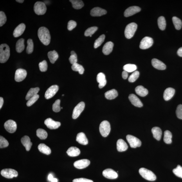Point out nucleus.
Instances as JSON below:
<instances>
[{
  "instance_id": "de8ad7c7",
  "label": "nucleus",
  "mask_w": 182,
  "mask_h": 182,
  "mask_svg": "<svg viewBox=\"0 0 182 182\" xmlns=\"http://www.w3.org/2000/svg\"><path fill=\"white\" fill-rule=\"evenodd\" d=\"M71 55L69 58V60L70 63L73 65L77 63V56L74 51L71 52Z\"/></svg>"
},
{
  "instance_id": "8fccbe9b",
  "label": "nucleus",
  "mask_w": 182,
  "mask_h": 182,
  "mask_svg": "<svg viewBox=\"0 0 182 182\" xmlns=\"http://www.w3.org/2000/svg\"><path fill=\"white\" fill-rule=\"evenodd\" d=\"M60 100H57L54 103L52 106V109L54 112H58L60 111Z\"/></svg>"
},
{
  "instance_id": "9b49d317",
  "label": "nucleus",
  "mask_w": 182,
  "mask_h": 182,
  "mask_svg": "<svg viewBox=\"0 0 182 182\" xmlns=\"http://www.w3.org/2000/svg\"><path fill=\"white\" fill-rule=\"evenodd\" d=\"M4 127L10 133L14 132L17 130V126L16 123L12 120H9L4 123Z\"/></svg>"
},
{
  "instance_id": "7ed1b4c3",
  "label": "nucleus",
  "mask_w": 182,
  "mask_h": 182,
  "mask_svg": "<svg viewBox=\"0 0 182 182\" xmlns=\"http://www.w3.org/2000/svg\"><path fill=\"white\" fill-rule=\"evenodd\" d=\"M139 173L144 178L147 180L154 181L156 179V176L154 173L147 169L140 168L139 170Z\"/></svg>"
},
{
  "instance_id": "393cba45",
  "label": "nucleus",
  "mask_w": 182,
  "mask_h": 182,
  "mask_svg": "<svg viewBox=\"0 0 182 182\" xmlns=\"http://www.w3.org/2000/svg\"><path fill=\"white\" fill-rule=\"evenodd\" d=\"M76 141L83 145H86L88 143V140L84 132H81L78 133L76 139Z\"/></svg>"
},
{
  "instance_id": "58836bf2",
  "label": "nucleus",
  "mask_w": 182,
  "mask_h": 182,
  "mask_svg": "<svg viewBox=\"0 0 182 182\" xmlns=\"http://www.w3.org/2000/svg\"><path fill=\"white\" fill-rule=\"evenodd\" d=\"M158 26L161 30H164L166 28V23L164 17L161 16L159 18L158 20Z\"/></svg>"
},
{
  "instance_id": "052dcab7",
  "label": "nucleus",
  "mask_w": 182,
  "mask_h": 182,
  "mask_svg": "<svg viewBox=\"0 0 182 182\" xmlns=\"http://www.w3.org/2000/svg\"><path fill=\"white\" fill-rule=\"evenodd\" d=\"M177 53L179 57H182V47L178 49Z\"/></svg>"
},
{
  "instance_id": "864d4df0",
  "label": "nucleus",
  "mask_w": 182,
  "mask_h": 182,
  "mask_svg": "<svg viewBox=\"0 0 182 182\" xmlns=\"http://www.w3.org/2000/svg\"><path fill=\"white\" fill-rule=\"evenodd\" d=\"M6 21V17L5 13L3 11L0 12V26H3Z\"/></svg>"
},
{
  "instance_id": "4be33fe9",
  "label": "nucleus",
  "mask_w": 182,
  "mask_h": 182,
  "mask_svg": "<svg viewBox=\"0 0 182 182\" xmlns=\"http://www.w3.org/2000/svg\"><path fill=\"white\" fill-rule=\"evenodd\" d=\"M96 80L99 84L98 87L100 89L103 88L106 84L107 81L104 73H98L96 78Z\"/></svg>"
},
{
  "instance_id": "473e14b6",
  "label": "nucleus",
  "mask_w": 182,
  "mask_h": 182,
  "mask_svg": "<svg viewBox=\"0 0 182 182\" xmlns=\"http://www.w3.org/2000/svg\"><path fill=\"white\" fill-rule=\"evenodd\" d=\"M38 148L39 151L42 153L47 155H49L51 154V150L50 148L44 144H40L38 146Z\"/></svg>"
},
{
  "instance_id": "a19ab883",
  "label": "nucleus",
  "mask_w": 182,
  "mask_h": 182,
  "mask_svg": "<svg viewBox=\"0 0 182 182\" xmlns=\"http://www.w3.org/2000/svg\"><path fill=\"white\" fill-rule=\"evenodd\" d=\"M172 21L175 28L177 30H180L182 26V22L181 20L176 17H174L172 18Z\"/></svg>"
},
{
  "instance_id": "7c9ffc66",
  "label": "nucleus",
  "mask_w": 182,
  "mask_h": 182,
  "mask_svg": "<svg viewBox=\"0 0 182 182\" xmlns=\"http://www.w3.org/2000/svg\"><path fill=\"white\" fill-rule=\"evenodd\" d=\"M135 91L137 94L142 97L147 96L148 93L147 89L141 85L137 86L135 89Z\"/></svg>"
},
{
  "instance_id": "49530a36",
  "label": "nucleus",
  "mask_w": 182,
  "mask_h": 182,
  "mask_svg": "<svg viewBox=\"0 0 182 182\" xmlns=\"http://www.w3.org/2000/svg\"><path fill=\"white\" fill-rule=\"evenodd\" d=\"M139 75H140V73L139 71H135L130 76L128 80L130 82H134L138 78Z\"/></svg>"
},
{
  "instance_id": "69168bd1",
  "label": "nucleus",
  "mask_w": 182,
  "mask_h": 182,
  "mask_svg": "<svg viewBox=\"0 0 182 182\" xmlns=\"http://www.w3.org/2000/svg\"><path fill=\"white\" fill-rule=\"evenodd\" d=\"M16 1L20 3H23L24 1V0H16Z\"/></svg>"
},
{
  "instance_id": "b1692460",
  "label": "nucleus",
  "mask_w": 182,
  "mask_h": 182,
  "mask_svg": "<svg viewBox=\"0 0 182 182\" xmlns=\"http://www.w3.org/2000/svg\"><path fill=\"white\" fill-rule=\"evenodd\" d=\"M128 145L122 139H120L117 142V149L119 152L126 151L128 148Z\"/></svg>"
},
{
  "instance_id": "aec40b11",
  "label": "nucleus",
  "mask_w": 182,
  "mask_h": 182,
  "mask_svg": "<svg viewBox=\"0 0 182 182\" xmlns=\"http://www.w3.org/2000/svg\"><path fill=\"white\" fill-rule=\"evenodd\" d=\"M26 26L24 23H21L18 25L13 31V35L15 38L19 37L21 36L25 30Z\"/></svg>"
},
{
  "instance_id": "f03ea898",
  "label": "nucleus",
  "mask_w": 182,
  "mask_h": 182,
  "mask_svg": "<svg viewBox=\"0 0 182 182\" xmlns=\"http://www.w3.org/2000/svg\"><path fill=\"white\" fill-rule=\"evenodd\" d=\"M10 57V48L8 45L2 44L0 46V62L4 63L7 61Z\"/></svg>"
},
{
  "instance_id": "79ce46f5",
  "label": "nucleus",
  "mask_w": 182,
  "mask_h": 182,
  "mask_svg": "<svg viewBox=\"0 0 182 182\" xmlns=\"http://www.w3.org/2000/svg\"><path fill=\"white\" fill-rule=\"evenodd\" d=\"M137 67L136 65L134 64H127L123 67L124 70L126 71L127 72H132L136 70Z\"/></svg>"
},
{
  "instance_id": "c03bdc74",
  "label": "nucleus",
  "mask_w": 182,
  "mask_h": 182,
  "mask_svg": "<svg viewBox=\"0 0 182 182\" xmlns=\"http://www.w3.org/2000/svg\"><path fill=\"white\" fill-rule=\"evenodd\" d=\"M105 35H101L98 39H96L94 44V48H98L104 42L105 39Z\"/></svg>"
},
{
  "instance_id": "680f3d73",
  "label": "nucleus",
  "mask_w": 182,
  "mask_h": 182,
  "mask_svg": "<svg viewBox=\"0 0 182 182\" xmlns=\"http://www.w3.org/2000/svg\"><path fill=\"white\" fill-rule=\"evenodd\" d=\"M4 101L3 98L2 97L0 98V109H1L3 105Z\"/></svg>"
},
{
  "instance_id": "603ef678",
  "label": "nucleus",
  "mask_w": 182,
  "mask_h": 182,
  "mask_svg": "<svg viewBox=\"0 0 182 182\" xmlns=\"http://www.w3.org/2000/svg\"><path fill=\"white\" fill-rule=\"evenodd\" d=\"M39 98V96L38 94L33 96L29 99L27 102L26 105L28 107H30L35 103Z\"/></svg>"
},
{
  "instance_id": "c9c22d12",
  "label": "nucleus",
  "mask_w": 182,
  "mask_h": 182,
  "mask_svg": "<svg viewBox=\"0 0 182 182\" xmlns=\"http://www.w3.org/2000/svg\"><path fill=\"white\" fill-rule=\"evenodd\" d=\"M69 1L72 3L73 8L76 9H80L84 6L83 2L80 0H70Z\"/></svg>"
},
{
  "instance_id": "0e129e2a",
  "label": "nucleus",
  "mask_w": 182,
  "mask_h": 182,
  "mask_svg": "<svg viewBox=\"0 0 182 182\" xmlns=\"http://www.w3.org/2000/svg\"><path fill=\"white\" fill-rule=\"evenodd\" d=\"M51 181V182H58V180L57 178H53Z\"/></svg>"
},
{
  "instance_id": "a878e982",
  "label": "nucleus",
  "mask_w": 182,
  "mask_h": 182,
  "mask_svg": "<svg viewBox=\"0 0 182 182\" xmlns=\"http://www.w3.org/2000/svg\"><path fill=\"white\" fill-rule=\"evenodd\" d=\"M21 142L22 144L25 147L27 151H29L32 145V143L30 141V137L28 136H24L21 138Z\"/></svg>"
},
{
  "instance_id": "37998d69",
  "label": "nucleus",
  "mask_w": 182,
  "mask_h": 182,
  "mask_svg": "<svg viewBox=\"0 0 182 182\" xmlns=\"http://www.w3.org/2000/svg\"><path fill=\"white\" fill-rule=\"evenodd\" d=\"M98 29V28L97 27H91V28H88L85 31L84 35L86 37L91 36L97 31Z\"/></svg>"
},
{
  "instance_id": "e433bc0d",
  "label": "nucleus",
  "mask_w": 182,
  "mask_h": 182,
  "mask_svg": "<svg viewBox=\"0 0 182 182\" xmlns=\"http://www.w3.org/2000/svg\"><path fill=\"white\" fill-rule=\"evenodd\" d=\"M172 134L170 131L167 130L164 134V141L167 144H170L172 142Z\"/></svg>"
},
{
  "instance_id": "a18cd8bd",
  "label": "nucleus",
  "mask_w": 182,
  "mask_h": 182,
  "mask_svg": "<svg viewBox=\"0 0 182 182\" xmlns=\"http://www.w3.org/2000/svg\"><path fill=\"white\" fill-rule=\"evenodd\" d=\"M28 46L26 49V52L28 54L32 53L33 50L34 45L32 39H29L27 41Z\"/></svg>"
},
{
  "instance_id": "13d9d810",
  "label": "nucleus",
  "mask_w": 182,
  "mask_h": 182,
  "mask_svg": "<svg viewBox=\"0 0 182 182\" xmlns=\"http://www.w3.org/2000/svg\"><path fill=\"white\" fill-rule=\"evenodd\" d=\"M73 182H93L91 180L85 178H79L74 179Z\"/></svg>"
},
{
  "instance_id": "423d86ee",
  "label": "nucleus",
  "mask_w": 182,
  "mask_h": 182,
  "mask_svg": "<svg viewBox=\"0 0 182 182\" xmlns=\"http://www.w3.org/2000/svg\"><path fill=\"white\" fill-rule=\"evenodd\" d=\"M34 11L38 15H44L47 11L45 4L41 1L37 2L34 6Z\"/></svg>"
},
{
  "instance_id": "412c9836",
  "label": "nucleus",
  "mask_w": 182,
  "mask_h": 182,
  "mask_svg": "<svg viewBox=\"0 0 182 182\" xmlns=\"http://www.w3.org/2000/svg\"><path fill=\"white\" fill-rule=\"evenodd\" d=\"M152 64L155 68L159 70H164L166 68V65L164 63L156 58H154L152 60Z\"/></svg>"
},
{
  "instance_id": "09e8293b",
  "label": "nucleus",
  "mask_w": 182,
  "mask_h": 182,
  "mask_svg": "<svg viewBox=\"0 0 182 182\" xmlns=\"http://www.w3.org/2000/svg\"><path fill=\"white\" fill-rule=\"evenodd\" d=\"M173 172L177 177L182 178V167L178 165L176 168L173 170Z\"/></svg>"
},
{
  "instance_id": "a211bd4d",
  "label": "nucleus",
  "mask_w": 182,
  "mask_h": 182,
  "mask_svg": "<svg viewBox=\"0 0 182 182\" xmlns=\"http://www.w3.org/2000/svg\"><path fill=\"white\" fill-rule=\"evenodd\" d=\"M129 98L132 104L134 106L141 107L143 106L142 103L141 101L135 94H130L129 96Z\"/></svg>"
},
{
  "instance_id": "72a5a7b5",
  "label": "nucleus",
  "mask_w": 182,
  "mask_h": 182,
  "mask_svg": "<svg viewBox=\"0 0 182 182\" xmlns=\"http://www.w3.org/2000/svg\"><path fill=\"white\" fill-rule=\"evenodd\" d=\"M48 56L50 62L53 64L55 63L59 57L57 53L55 50L49 51L48 53Z\"/></svg>"
},
{
  "instance_id": "2f4dec72",
  "label": "nucleus",
  "mask_w": 182,
  "mask_h": 182,
  "mask_svg": "<svg viewBox=\"0 0 182 182\" xmlns=\"http://www.w3.org/2000/svg\"><path fill=\"white\" fill-rule=\"evenodd\" d=\"M40 91L39 87H36L34 88H31L26 94V100H28L31 98L37 95Z\"/></svg>"
},
{
  "instance_id": "5701e85b",
  "label": "nucleus",
  "mask_w": 182,
  "mask_h": 182,
  "mask_svg": "<svg viewBox=\"0 0 182 182\" xmlns=\"http://www.w3.org/2000/svg\"><path fill=\"white\" fill-rule=\"evenodd\" d=\"M175 93V90L174 89L171 87L168 88L164 92V99L166 101L170 100L174 96Z\"/></svg>"
},
{
  "instance_id": "2eb2a0df",
  "label": "nucleus",
  "mask_w": 182,
  "mask_h": 182,
  "mask_svg": "<svg viewBox=\"0 0 182 182\" xmlns=\"http://www.w3.org/2000/svg\"><path fill=\"white\" fill-rule=\"evenodd\" d=\"M90 164V161L87 159H82L76 161L74 164V165L78 169H83L88 166Z\"/></svg>"
},
{
  "instance_id": "1a4fd4ad",
  "label": "nucleus",
  "mask_w": 182,
  "mask_h": 182,
  "mask_svg": "<svg viewBox=\"0 0 182 182\" xmlns=\"http://www.w3.org/2000/svg\"><path fill=\"white\" fill-rule=\"evenodd\" d=\"M153 43V40L152 38L146 37L142 40L139 47L141 49L144 50L149 48Z\"/></svg>"
},
{
  "instance_id": "6e6d98bb",
  "label": "nucleus",
  "mask_w": 182,
  "mask_h": 182,
  "mask_svg": "<svg viewBox=\"0 0 182 182\" xmlns=\"http://www.w3.org/2000/svg\"><path fill=\"white\" fill-rule=\"evenodd\" d=\"M176 112L177 117L182 120V105L180 104L178 106Z\"/></svg>"
},
{
  "instance_id": "ddd939ff",
  "label": "nucleus",
  "mask_w": 182,
  "mask_h": 182,
  "mask_svg": "<svg viewBox=\"0 0 182 182\" xmlns=\"http://www.w3.org/2000/svg\"><path fill=\"white\" fill-rule=\"evenodd\" d=\"M27 72L23 69H19L16 71L15 80L16 82H20L23 80L27 76Z\"/></svg>"
},
{
  "instance_id": "5fc2aeb1",
  "label": "nucleus",
  "mask_w": 182,
  "mask_h": 182,
  "mask_svg": "<svg viewBox=\"0 0 182 182\" xmlns=\"http://www.w3.org/2000/svg\"><path fill=\"white\" fill-rule=\"evenodd\" d=\"M9 145L8 142L3 136L0 137V148H3L8 147Z\"/></svg>"
},
{
  "instance_id": "e2e57ef3",
  "label": "nucleus",
  "mask_w": 182,
  "mask_h": 182,
  "mask_svg": "<svg viewBox=\"0 0 182 182\" xmlns=\"http://www.w3.org/2000/svg\"><path fill=\"white\" fill-rule=\"evenodd\" d=\"M53 178V175L51 174H49L48 176V179L49 181H51Z\"/></svg>"
},
{
  "instance_id": "20e7f679",
  "label": "nucleus",
  "mask_w": 182,
  "mask_h": 182,
  "mask_svg": "<svg viewBox=\"0 0 182 182\" xmlns=\"http://www.w3.org/2000/svg\"><path fill=\"white\" fill-rule=\"evenodd\" d=\"M137 28V25L136 23H134V22L128 24L126 27L125 31V37L127 39H131L133 37Z\"/></svg>"
},
{
  "instance_id": "0eeeda50",
  "label": "nucleus",
  "mask_w": 182,
  "mask_h": 182,
  "mask_svg": "<svg viewBox=\"0 0 182 182\" xmlns=\"http://www.w3.org/2000/svg\"><path fill=\"white\" fill-rule=\"evenodd\" d=\"M126 138L130 147L132 148H136L139 147L141 145V141L135 137L131 135H128L126 137Z\"/></svg>"
},
{
  "instance_id": "6ab92c4d",
  "label": "nucleus",
  "mask_w": 182,
  "mask_h": 182,
  "mask_svg": "<svg viewBox=\"0 0 182 182\" xmlns=\"http://www.w3.org/2000/svg\"><path fill=\"white\" fill-rule=\"evenodd\" d=\"M106 10L99 7H95L91 10V15L92 16L99 17L106 14Z\"/></svg>"
},
{
  "instance_id": "f257e3e1",
  "label": "nucleus",
  "mask_w": 182,
  "mask_h": 182,
  "mask_svg": "<svg viewBox=\"0 0 182 182\" xmlns=\"http://www.w3.org/2000/svg\"><path fill=\"white\" fill-rule=\"evenodd\" d=\"M38 37L40 41L45 45H48L51 40V36L48 29L45 27H40L38 30Z\"/></svg>"
},
{
  "instance_id": "c85d7f7f",
  "label": "nucleus",
  "mask_w": 182,
  "mask_h": 182,
  "mask_svg": "<svg viewBox=\"0 0 182 182\" xmlns=\"http://www.w3.org/2000/svg\"><path fill=\"white\" fill-rule=\"evenodd\" d=\"M118 95L117 91L115 89H112L107 91L105 94V97L108 100H111L116 98Z\"/></svg>"
},
{
  "instance_id": "9d476101",
  "label": "nucleus",
  "mask_w": 182,
  "mask_h": 182,
  "mask_svg": "<svg viewBox=\"0 0 182 182\" xmlns=\"http://www.w3.org/2000/svg\"><path fill=\"white\" fill-rule=\"evenodd\" d=\"M85 105L84 102H81L79 103L74 108L72 114V118L74 119H76L78 118L84 110Z\"/></svg>"
},
{
  "instance_id": "39448f33",
  "label": "nucleus",
  "mask_w": 182,
  "mask_h": 182,
  "mask_svg": "<svg viewBox=\"0 0 182 182\" xmlns=\"http://www.w3.org/2000/svg\"><path fill=\"white\" fill-rule=\"evenodd\" d=\"M99 130L100 133L104 137L108 135L111 130L110 125L108 121L104 120L101 123Z\"/></svg>"
},
{
  "instance_id": "c756f323",
  "label": "nucleus",
  "mask_w": 182,
  "mask_h": 182,
  "mask_svg": "<svg viewBox=\"0 0 182 182\" xmlns=\"http://www.w3.org/2000/svg\"><path fill=\"white\" fill-rule=\"evenodd\" d=\"M152 132L154 137L157 140H160L162 135V131L160 128L154 127L152 128Z\"/></svg>"
},
{
  "instance_id": "4c0bfd02",
  "label": "nucleus",
  "mask_w": 182,
  "mask_h": 182,
  "mask_svg": "<svg viewBox=\"0 0 182 182\" xmlns=\"http://www.w3.org/2000/svg\"><path fill=\"white\" fill-rule=\"evenodd\" d=\"M37 135L40 139L44 140L47 138L48 134L44 129H39L37 130Z\"/></svg>"
},
{
  "instance_id": "4d7b16f0",
  "label": "nucleus",
  "mask_w": 182,
  "mask_h": 182,
  "mask_svg": "<svg viewBox=\"0 0 182 182\" xmlns=\"http://www.w3.org/2000/svg\"><path fill=\"white\" fill-rule=\"evenodd\" d=\"M76 26H77V23L75 21L73 20H70L68 22V24H67V29L71 31L75 28Z\"/></svg>"
},
{
  "instance_id": "4468645a",
  "label": "nucleus",
  "mask_w": 182,
  "mask_h": 182,
  "mask_svg": "<svg viewBox=\"0 0 182 182\" xmlns=\"http://www.w3.org/2000/svg\"><path fill=\"white\" fill-rule=\"evenodd\" d=\"M44 123L47 127L51 130L57 129L61 125L59 122L54 121L51 118L47 119L45 120Z\"/></svg>"
},
{
  "instance_id": "f8f14e48",
  "label": "nucleus",
  "mask_w": 182,
  "mask_h": 182,
  "mask_svg": "<svg viewBox=\"0 0 182 182\" xmlns=\"http://www.w3.org/2000/svg\"><path fill=\"white\" fill-rule=\"evenodd\" d=\"M59 89V87L57 85H53L47 90L45 94V98L46 99H49L55 95Z\"/></svg>"
},
{
  "instance_id": "ea45409f",
  "label": "nucleus",
  "mask_w": 182,
  "mask_h": 182,
  "mask_svg": "<svg viewBox=\"0 0 182 182\" xmlns=\"http://www.w3.org/2000/svg\"><path fill=\"white\" fill-rule=\"evenodd\" d=\"M72 69L74 71L78 72L80 74H83L84 73V69L81 65L76 63L72 65Z\"/></svg>"
},
{
  "instance_id": "cd10ccee",
  "label": "nucleus",
  "mask_w": 182,
  "mask_h": 182,
  "mask_svg": "<svg viewBox=\"0 0 182 182\" xmlns=\"http://www.w3.org/2000/svg\"><path fill=\"white\" fill-rule=\"evenodd\" d=\"M67 153L69 156L71 157H76L80 154V151L78 148L75 147H71L67 150Z\"/></svg>"
},
{
  "instance_id": "f3484780",
  "label": "nucleus",
  "mask_w": 182,
  "mask_h": 182,
  "mask_svg": "<svg viewBox=\"0 0 182 182\" xmlns=\"http://www.w3.org/2000/svg\"><path fill=\"white\" fill-rule=\"evenodd\" d=\"M141 8L137 6H132L130 7L126 10L124 13L125 17L132 16L136 13L140 12Z\"/></svg>"
},
{
  "instance_id": "bb28decb",
  "label": "nucleus",
  "mask_w": 182,
  "mask_h": 182,
  "mask_svg": "<svg viewBox=\"0 0 182 182\" xmlns=\"http://www.w3.org/2000/svg\"><path fill=\"white\" fill-rule=\"evenodd\" d=\"M114 44L111 42H106L103 47L102 52L105 55H108L113 50Z\"/></svg>"
},
{
  "instance_id": "338daca9",
  "label": "nucleus",
  "mask_w": 182,
  "mask_h": 182,
  "mask_svg": "<svg viewBox=\"0 0 182 182\" xmlns=\"http://www.w3.org/2000/svg\"><path fill=\"white\" fill-rule=\"evenodd\" d=\"M64 96V94H63V95H62V96Z\"/></svg>"
},
{
  "instance_id": "6e6552de",
  "label": "nucleus",
  "mask_w": 182,
  "mask_h": 182,
  "mask_svg": "<svg viewBox=\"0 0 182 182\" xmlns=\"http://www.w3.org/2000/svg\"><path fill=\"white\" fill-rule=\"evenodd\" d=\"M1 174L7 178H12L18 176V173L16 170L11 169H6L2 170Z\"/></svg>"
},
{
  "instance_id": "dca6fc26",
  "label": "nucleus",
  "mask_w": 182,
  "mask_h": 182,
  "mask_svg": "<svg viewBox=\"0 0 182 182\" xmlns=\"http://www.w3.org/2000/svg\"><path fill=\"white\" fill-rule=\"evenodd\" d=\"M103 176L109 179H115L117 178L118 175L115 171L111 169H107L103 172Z\"/></svg>"
},
{
  "instance_id": "bf43d9fd",
  "label": "nucleus",
  "mask_w": 182,
  "mask_h": 182,
  "mask_svg": "<svg viewBox=\"0 0 182 182\" xmlns=\"http://www.w3.org/2000/svg\"><path fill=\"white\" fill-rule=\"evenodd\" d=\"M128 76V73L127 72L123 71L122 73V77L123 79H126L127 78Z\"/></svg>"
},
{
  "instance_id": "3c124183",
  "label": "nucleus",
  "mask_w": 182,
  "mask_h": 182,
  "mask_svg": "<svg viewBox=\"0 0 182 182\" xmlns=\"http://www.w3.org/2000/svg\"><path fill=\"white\" fill-rule=\"evenodd\" d=\"M39 67L40 71L42 72L46 71L48 69V64L46 61L44 60L43 61L39 63Z\"/></svg>"
},
{
  "instance_id": "f704fd0d",
  "label": "nucleus",
  "mask_w": 182,
  "mask_h": 182,
  "mask_svg": "<svg viewBox=\"0 0 182 182\" xmlns=\"http://www.w3.org/2000/svg\"><path fill=\"white\" fill-rule=\"evenodd\" d=\"M24 42L23 39H21L18 40L16 45V49L18 53H21L24 50L25 48Z\"/></svg>"
}]
</instances>
